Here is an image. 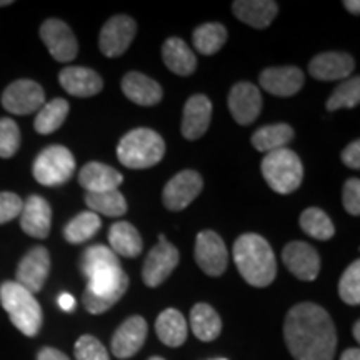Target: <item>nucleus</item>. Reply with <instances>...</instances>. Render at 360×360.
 Listing matches in <instances>:
<instances>
[{
  "mask_svg": "<svg viewBox=\"0 0 360 360\" xmlns=\"http://www.w3.org/2000/svg\"><path fill=\"white\" fill-rule=\"evenodd\" d=\"M20 147V130L19 125L8 117L0 119V157L11 159L17 154Z\"/></svg>",
  "mask_w": 360,
  "mask_h": 360,
  "instance_id": "58836bf2",
  "label": "nucleus"
},
{
  "mask_svg": "<svg viewBox=\"0 0 360 360\" xmlns=\"http://www.w3.org/2000/svg\"><path fill=\"white\" fill-rule=\"evenodd\" d=\"M122 92L129 101L142 107L155 105V103L162 101V96H164V90H162L160 84L141 74V72H129L125 75L122 79Z\"/></svg>",
  "mask_w": 360,
  "mask_h": 360,
  "instance_id": "b1692460",
  "label": "nucleus"
},
{
  "mask_svg": "<svg viewBox=\"0 0 360 360\" xmlns=\"http://www.w3.org/2000/svg\"><path fill=\"white\" fill-rule=\"evenodd\" d=\"M229 110L237 124L250 125L262 110V96L259 87L250 82H238L229 94Z\"/></svg>",
  "mask_w": 360,
  "mask_h": 360,
  "instance_id": "dca6fc26",
  "label": "nucleus"
},
{
  "mask_svg": "<svg viewBox=\"0 0 360 360\" xmlns=\"http://www.w3.org/2000/svg\"><path fill=\"white\" fill-rule=\"evenodd\" d=\"M192 40L193 47L202 56H214L224 47L225 40H227V29L222 24L209 22V24L199 25L193 30Z\"/></svg>",
  "mask_w": 360,
  "mask_h": 360,
  "instance_id": "473e14b6",
  "label": "nucleus"
},
{
  "mask_svg": "<svg viewBox=\"0 0 360 360\" xmlns=\"http://www.w3.org/2000/svg\"><path fill=\"white\" fill-rule=\"evenodd\" d=\"M339 295L347 305L360 304V262L355 260L347 267L339 282Z\"/></svg>",
  "mask_w": 360,
  "mask_h": 360,
  "instance_id": "4c0bfd02",
  "label": "nucleus"
},
{
  "mask_svg": "<svg viewBox=\"0 0 360 360\" xmlns=\"http://www.w3.org/2000/svg\"><path fill=\"white\" fill-rule=\"evenodd\" d=\"M137 32L132 17L115 15L105 22L98 35V47L105 57H119L127 51Z\"/></svg>",
  "mask_w": 360,
  "mask_h": 360,
  "instance_id": "f8f14e48",
  "label": "nucleus"
},
{
  "mask_svg": "<svg viewBox=\"0 0 360 360\" xmlns=\"http://www.w3.org/2000/svg\"><path fill=\"white\" fill-rule=\"evenodd\" d=\"M162 58H164V64L167 65L174 74L187 75L193 74V70L197 69V57L192 52V49L179 37H170L164 42L162 47Z\"/></svg>",
  "mask_w": 360,
  "mask_h": 360,
  "instance_id": "a878e982",
  "label": "nucleus"
},
{
  "mask_svg": "<svg viewBox=\"0 0 360 360\" xmlns=\"http://www.w3.org/2000/svg\"><path fill=\"white\" fill-rule=\"evenodd\" d=\"M352 334L355 337V340H360V322L359 321L355 322V326L352 328Z\"/></svg>",
  "mask_w": 360,
  "mask_h": 360,
  "instance_id": "09e8293b",
  "label": "nucleus"
},
{
  "mask_svg": "<svg viewBox=\"0 0 360 360\" xmlns=\"http://www.w3.org/2000/svg\"><path fill=\"white\" fill-rule=\"evenodd\" d=\"M342 162H344L349 169H354V170L360 169V142L359 141H354L352 143H349V146L344 148V152H342Z\"/></svg>",
  "mask_w": 360,
  "mask_h": 360,
  "instance_id": "37998d69",
  "label": "nucleus"
},
{
  "mask_svg": "<svg viewBox=\"0 0 360 360\" xmlns=\"http://www.w3.org/2000/svg\"><path fill=\"white\" fill-rule=\"evenodd\" d=\"M360 102V79L354 77L342 82L337 87L332 96L328 97L326 103L328 112H334L339 109H354Z\"/></svg>",
  "mask_w": 360,
  "mask_h": 360,
  "instance_id": "e433bc0d",
  "label": "nucleus"
},
{
  "mask_svg": "<svg viewBox=\"0 0 360 360\" xmlns=\"http://www.w3.org/2000/svg\"><path fill=\"white\" fill-rule=\"evenodd\" d=\"M300 229L317 240H330L335 236V227L323 210L317 207L305 209L299 219Z\"/></svg>",
  "mask_w": 360,
  "mask_h": 360,
  "instance_id": "f704fd0d",
  "label": "nucleus"
},
{
  "mask_svg": "<svg viewBox=\"0 0 360 360\" xmlns=\"http://www.w3.org/2000/svg\"><path fill=\"white\" fill-rule=\"evenodd\" d=\"M85 204L94 214H102L107 217H120L127 212V202L119 191L85 193Z\"/></svg>",
  "mask_w": 360,
  "mask_h": 360,
  "instance_id": "72a5a7b5",
  "label": "nucleus"
},
{
  "mask_svg": "<svg viewBox=\"0 0 360 360\" xmlns=\"http://www.w3.org/2000/svg\"><path fill=\"white\" fill-rule=\"evenodd\" d=\"M22 207H24V202L17 193L0 192V225L19 217Z\"/></svg>",
  "mask_w": 360,
  "mask_h": 360,
  "instance_id": "a19ab883",
  "label": "nucleus"
},
{
  "mask_svg": "<svg viewBox=\"0 0 360 360\" xmlns=\"http://www.w3.org/2000/svg\"><path fill=\"white\" fill-rule=\"evenodd\" d=\"M260 87L277 97H292L302 89L304 72L297 67H269L259 75Z\"/></svg>",
  "mask_w": 360,
  "mask_h": 360,
  "instance_id": "a211bd4d",
  "label": "nucleus"
},
{
  "mask_svg": "<svg viewBox=\"0 0 360 360\" xmlns=\"http://www.w3.org/2000/svg\"><path fill=\"white\" fill-rule=\"evenodd\" d=\"M204 187V180L195 170H182L165 184L162 200L164 205L172 212H180L187 209L199 197Z\"/></svg>",
  "mask_w": 360,
  "mask_h": 360,
  "instance_id": "1a4fd4ad",
  "label": "nucleus"
},
{
  "mask_svg": "<svg viewBox=\"0 0 360 360\" xmlns=\"http://www.w3.org/2000/svg\"><path fill=\"white\" fill-rule=\"evenodd\" d=\"M283 339L295 360H334L337 332L330 315L321 305H294L283 323Z\"/></svg>",
  "mask_w": 360,
  "mask_h": 360,
  "instance_id": "f257e3e1",
  "label": "nucleus"
},
{
  "mask_svg": "<svg viewBox=\"0 0 360 360\" xmlns=\"http://www.w3.org/2000/svg\"><path fill=\"white\" fill-rule=\"evenodd\" d=\"M109 242L110 250L115 255L129 259L139 257L143 249L141 233L129 222H117L112 225L109 231Z\"/></svg>",
  "mask_w": 360,
  "mask_h": 360,
  "instance_id": "bb28decb",
  "label": "nucleus"
},
{
  "mask_svg": "<svg viewBox=\"0 0 360 360\" xmlns=\"http://www.w3.org/2000/svg\"><path fill=\"white\" fill-rule=\"evenodd\" d=\"M355 69L352 56L345 52H323L315 56L309 64V74L314 79L332 82L349 77Z\"/></svg>",
  "mask_w": 360,
  "mask_h": 360,
  "instance_id": "aec40b11",
  "label": "nucleus"
},
{
  "mask_svg": "<svg viewBox=\"0 0 360 360\" xmlns=\"http://www.w3.org/2000/svg\"><path fill=\"white\" fill-rule=\"evenodd\" d=\"M191 327L197 339L202 342H212L220 335L222 321L215 309L210 307L209 304H197L191 310Z\"/></svg>",
  "mask_w": 360,
  "mask_h": 360,
  "instance_id": "c85d7f7f",
  "label": "nucleus"
},
{
  "mask_svg": "<svg viewBox=\"0 0 360 360\" xmlns=\"http://www.w3.org/2000/svg\"><path fill=\"white\" fill-rule=\"evenodd\" d=\"M342 202H344V209L350 215L360 214V182L359 179H349L344 186V193H342Z\"/></svg>",
  "mask_w": 360,
  "mask_h": 360,
  "instance_id": "79ce46f5",
  "label": "nucleus"
},
{
  "mask_svg": "<svg viewBox=\"0 0 360 360\" xmlns=\"http://www.w3.org/2000/svg\"><path fill=\"white\" fill-rule=\"evenodd\" d=\"M12 6V0H0V7H7Z\"/></svg>",
  "mask_w": 360,
  "mask_h": 360,
  "instance_id": "8fccbe9b",
  "label": "nucleus"
},
{
  "mask_svg": "<svg viewBox=\"0 0 360 360\" xmlns=\"http://www.w3.org/2000/svg\"><path fill=\"white\" fill-rule=\"evenodd\" d=\"M212 119V102L202 94L192 96L184 107L182 135L187 141H197L207 132Z\"/></svg>",
  "mask_w": 360,
  "mask_h": 360,
  "instance_id": "412c9836",
  "label": "nucleus"
},
{
  "mask_svg": "<svg viewBox=\"0 0 360 360\" xmlns=\"http://www.w3.org/2000/svg\"><path fill=\"white\" fill-rule=\"evenodd\" d=\"M165 143L159 134L150 129L130 130L120 139L117 157L129 169L154 167L164 159Z\"/></svg>",
  "mask_w": 360,
  "mask_h": 360,
  "instance_id": "20e7f679",
  "label": "nucleus"
},
{
  "mask_svg": "<svg viewBox=\"0 0 360 360\" xmlns=\"http://www.w3.org/2000/svg\"><path fill=\"white\" fill-rule=\"evenodd\" d=\"M219 360H225V359H219Z\"/></svg>",
  "mask_w": 360,
  "mask_h": 360,
  "instance_id": "603ef678",
  "label": "nucleus"
},
{
  "mask_svg": "<svg viewBox=\"0 0 360 360\" xmlns=\"http://www.w3.org/2000/svg\"><path fill=\"white\" fill-rule=\"evenodd\" d=\"M127 287L129 277L122 269L92 277L82 295L85 309L94 315L107 312L122 299V295L127 292Z\"/></svg>",
  "mask_w": 360,
  "mask_h": 360,
  "instance_id": "423d86ee",
  "label": "nucleus"
},
{
  "mask_svg": "<svg viewBox=\"0 0 360 360\" xmlns=\"http://www.w3.org/2000/svg\"><path fill=\"white\" fill-rule=\"evenodd\" d=\"M70 105L65 98H53V101L44 103L42 109L35 117L34 127L39 134L49 135L60 127L65 122Z\"/></svg>",
  "mask_w": 360,
  "mask_h": 360,
  "instance_id": "2f4dec72",
  "label": "nucleus"
},
{
  "mask_svg": "<svg viewBox=\"0 0 360 360\" xmlns=\"http://www.w3.org/2000/svg\"><path fill=\"white\" fill-rule=\"evenodd\" d=\"M40 39L57 62H70L77 57V39L64 20H45L40 25Z\"/></svg>",
  "mask_w": 360,
  "mask_h": 360,
  "instance_id": "9b49d317",
  "label": "nucleus"
},
{
  "mask_svg": "<svg viewBox=\"0 0 360 360\" xmlns=\"http://www.w3.org/2000/svg\"><path fill=\"white\" fill-rule=\"evenodd\" d=\"M232 12L244 24L254 29H265L276 19L278 6L272 0H237L232 4Z\"/></svg>",
  "mask_w": 360,
  "mask_h": 360,
  "instance_id": "393cba45",
  "label": "nucleus"
},
{
  "mask_svg": "<svg viewBox=\"0 0 360 360\" xmlns=\"http://www.w3.org/2000/svg\"><path fill=\"white\" fill-rule=\"evenodd\" d=\"M52 209L49 202L40 195H30L24 202L20 212V227L27 236L34 238H47L51 233Z\"/></svg>",
  "mask_w": 360,
  "mask_h": 360,
  "instance_id": "6ab92c4d",
  "label": "nucleus"
},
{
  "mask_svg": "<svg viewBox=\"0 0 360 360\" xmlns=\"http://www.w3.org/2000/svg\"><path fill=\"white\" fill-rule=\"evenodd\" d=\"M340 360H360V350L359 349H347L340 355Z\"/></svg>",
  "mask_w": 360,
  "mask_h": 360,
  "instance_id": "49530a36",
  "label": "nucleus"
},
{
  "mask_svg": "<svg viewBox=\"0 0 360 360\" xmlns=\"http://www.w3.org/2000/svg\"><path fill=\"white\" fill-rule=\"evenodd\" d=\"M45 103V92L42 85L29 79L12 82L2 94L4 109L11 114L29 115L42 109Z\"/></svg>",
  "mask_w": 360,
  "mask_h": 360,
  "instance_id": "6e6552de",
  "label": "nucleus"
},
{
  "mask_svg": "<svg viewBox=\"0 0 360 360\" xmlns=\"http://www.w3.org/2000/svg\"><path fill=\"white\" fill-rule=\"evenodd\" d=\"M233 262L252 287H267L276 281L277 262L272 247L257 233H244L233 244Z\"/></svg>",
  "mask_w": 360,
  "mask_h": 360,
  "instance_id": "f03ea898",
  "label": "nucleus"
},
{
  "mask_svg": "<svg viewBox=\"0 0 360 360\" xmlns=\"http://www.w3.org/2000/svg\"><path fill=\"white\" fill-rule=\"evenodd\" d=\"M147 322L141 315H134L117 328L112 337V352L117 359H130L142 349L147 339Z\"/></svg>",
  "mask_w": 360,
  "mask_h": 360,
  "instance_id": "f3484780",
  "label": "nucleus"
},
{
  "mask_svg": "<svg viewBox=\"0 0 360 360\" xmlns=\"http://www.w3.org/2000/svg\"><path fill=\"white\" fill-rule=\"evenodd\" d=\"M75 172V159L64 146H51L44 148L34 162L32 174L42 186L57 187L70 180Z\"/></svg>",
  "mask_w": 360,
  "mask_h": 360,
  "instance_id": "0eeeda50",
  "label": "nucleus"
},
{
  "mask_svg": "<svg viewBox=\"0 0 360 360\" xmlns=\"http://www.w3.org/2000/svg\"><path fill=\"white\" fill-rule=\"evenodd\" d=\"M51 272V254L45 247H34L24 255L17 267V283L30 292L37 294L42 290L45 281Z\"/></svg>",
  "mask_w": 360,
  "mask_h": 360,
  "instance_id": "ddd939ff",
  "label": "nucleus"
},
{
  "mask_svg": "<svg viewBox=\"0 0 360 360\" xmlns=\"http://www.w3.org/2000/svg\"><path fill=\"white\" fill-rule=\"evenodd\" d=\"M179 250L170 242H159L154 249L148 252L146 262H143L142 278L147 287H159L162 282L174 272L179 264Z\"/></svg>",
  "mask_w": 360,
  "mask_h": 360,
  "instance_id": "4468645a",
  "label": "nucleus"
},
{
  "mask_svg": "<svg viewBox=\"0 0 360 360\" xmlns=\"http://www.w3.org/2000/svg\"><path fill=\"white\" fill-rule=\"evenodd\" d=\"M0 304L22 334L27 337L39 334L42 327V309L34 294H30L17 282H4L0 285Z\"/></svg>",
  "mask_w": 360,
  "mask_h": 360,
  "instance_id": "7ed1b4c3",
  "label": "nucleus"
},
{
  "mask_svg": "<svg viewBox=\"0 0 360 360\" xmlns=\"http://www.w3.org/2000/svg\"><path fill=\"white\" fill-rule=\"evenodd\" d=\"M122 180L124 177L119 170L101 164V162H89L79 174V184L87 191V193L117 191Z\"/></svg>",
  "mask_w": 360,
  "mask_h": 360,
  "instance_id": "5701e85b",
  "label": "nucleus"
},
{
  "mask_svg": "<svg viewBox=\"0 0 360 360\" xmlns=\"http://www.w3.org/2000/svg\"><path fill=\"white\" fill-rule=\"evenodd\" d=\"M37 360H70L64 352L53 349V347H44L37 355Z\"/></svg>",
  "mask_w": 360,
  "mask_h": 360,
  "instance_id": "c03bdc74",
  "label": "nucleus"
},
{
  "mask_svg": "<svg viewBox=\"0 0 360 360\" xmlns=\"http://www.w3.org/2000/svg\"><path fill=\"white\" fill-rule=\"evenodd\" d=\"M75 305H77V302H75L74 295L67 294V292L58 295V307L64 310V312H72V310H75Z\"/></svg>",
  "mask_w": 360,
  "mask_h": 360,
  "instance_id": "a18cd8bd",
  "label": "nucleus"
},
{
  "mask_svg": "<svg viewBox=\"0 0 360 360\" xmlns=\"http://www.w3.org/2000/svg\"><path fill=\"white\" fill-rule=\"evenodd\" d=\"M58 82L67 94L82 98L97 96L103 89L101 75L87 67H65L58 74Z\"/></svg>",
  "mask_w": 360,
  "mask_h": 360,
  "instance_id": "4be33fe9",
  "label": "nucleus"
},
{
  "mask_svg": "<svg viewBox=\"0 0 360 360\" xmlns=\"http://www.w3.org/2000/svg\"><path fill=\"white\" fill-rule=\"evenodd\" d=\"M282 260L297 278L312 282L321 272V257L312 245L305 242H290L283 247Z\"/></svg>",
  "mask_w": 360,
  "mask_h": 360,
  "instance_id": "2eb2a0df",
  "label": "nucleus"
},
{
  "mask_svg": "<svg viewBox=\"0 0 360 360\" xmlns=\"http://www.w3.org/2000/svg\"><path fill=\"white\" fill-rule=\"evenodd\" d=\"M75 359L77 360H110L107 349L92 335H82L75 342Z\"/></svg>",
  "mask_w": 360,
  "mask_h": 360,
  "instance_id": "ea45409f",
  "label": "nucleus"
},
{
  "mask_svg": "<svg viewBox=\"0 0 360 360\" xmlns=\"http://www.w3.org/2000/svg\"><path fill=\"white\" fill-rule=\"evenodd\" d=\"M148 360H165V359H162V357H150Z\"/></svg>",
  "mask_w": 360,
  "mask_h": 360,
  "instance_id": "3c124183",
  "label": "nucleus"
},
{
  "mask_svg": "<svg viewBox=\"0 0 360 360\" xmlns=\"http://www.w3.org/2000/svg\"><path fill=\"white\" fill-rule=\"evenodd\" d=\"M262 175L274 192L287 195L297 191L302 184V162L290 148H278L264 157Z\"/></svg>",
  "mask_w": 360,
  "mask_h": 360,
  "instance_id": "39448f33",
  "label": "nucleus"
},
{
  "mask_svg": "<svg viewBox=\"0 0 360 360\" xmlns=\"http://www.w3.org/2000/svg\"><path fill=\"white\" fill-rule=\"evenodd\" d=\"M155 332L165 345L180 347L187 340V322L179 310L167 309L157 317Z\"/></svg>",
  "mask_w": 360,
  "mask_h": 360,
  "instance_id": "cd10ccee",
  "label": "nucleus"
},
{
  "mask_svg": "<svg viewBox=\"0 0 360 360\" xmlns=\"http://www.w3.org/2000/svg\"><path fill=\"white\" fill-rule=\"evenodd\" d=\"M80 269H82V274L85 276V278L90 281V278L101 276V274L122 269V265H120L119 257H117L109 247L92 245L84 252Z\"/></svg>",
  "mask_w": 360,
  "mask_h": 360,
  "instance_id": "c756f323",
  "label": "nucleus"
},
{
  "mask_svg": "<svg viewBox=\"0 0 360 360\" xmlns=\"http://www.w3.org/2000/svg\"><path fill=\"white\" fill-rule=\"evenodd\" d=\"M294 139V129L287 124H274L265 125L252 135V146L259 152H274L278 148H285Z\"/></svg>",
  "mask_w": 360,
  "mask_h": 360,
  "instance_id": "7c9ffc66",
  "label": "nucleus"
},
{
  "mask_svg": "<svg viewBox=\"0 0 360 360\" xmlns=\"http://www.w3.org/2000/svg\"><path fill=\"white\" fill-rule=\"evenodd\" d=\"M101 217L94 212H82L75 215L64 229V237L70 244H84L101 231Z\"/></svg>",
  "mask_w": 360,
  "mask_h": 360,
  "instance_id": "c9c22d12",
  "label": "nucleus"
},
{
  "mask_svg": "<svg viewBox=\"0 0 360 360\" xmlns=\"http://www.w3.org/2000/svg\"><path fill=\"white\" fill-rule=\"evenodd\" d=\"M193 257L207 276L220 277L229 265V252L219 233L204 231L197 236Z\"/></svg>",
  "mask_w": 360,
  "mask_h": 360,
  "instance_id": "9d476101",
  "label": "nucleus"
},
{
  "mask_svg": "<svg viewBox=\"0 0 360 360\" xmlns=\"http://www.w3.org/2000/svg\"><path fill=\"white\" fill-rule=\"evenodd\" d=\"M344 6L350 13H354V15H359L360 13V4L357 2V0H345Z\"/></svg>",
  "mask_w": 360,
  "mask_h": 360,
  "instance_id": "de8ad7c7",
  "label": "nucleus"
}]
</instances>
